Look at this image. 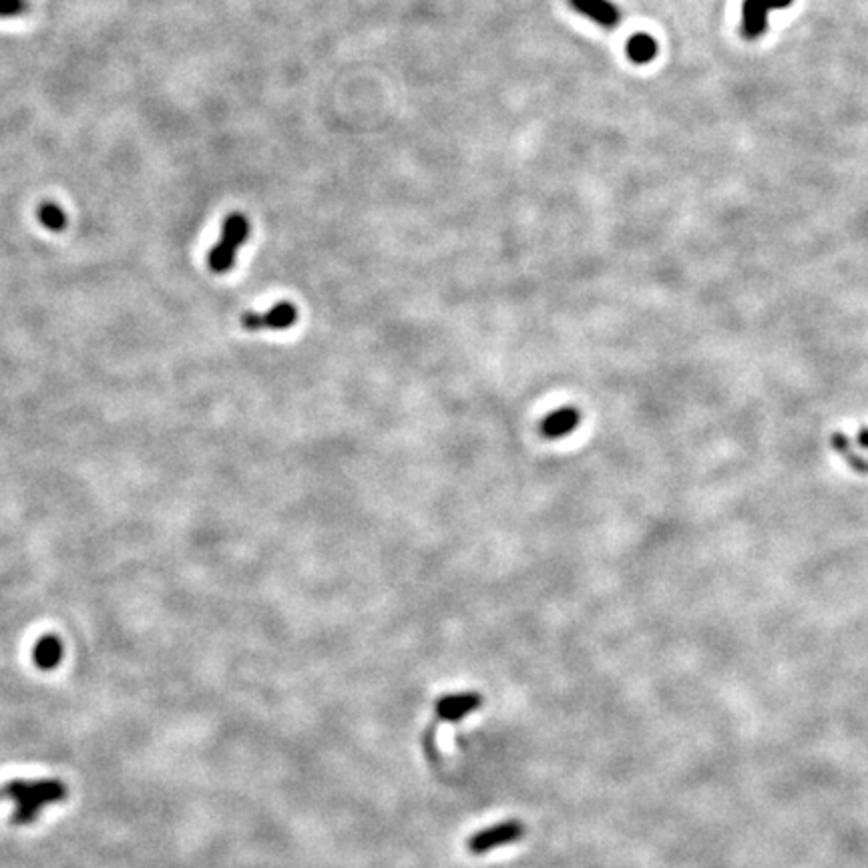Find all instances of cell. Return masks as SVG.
I'll list each match as a JSON object with an SVG mask.
<instances>
[{
  "instance_id": "cell-14",
  "label": "cell",
  "mask_w": 868,
  "mask_h": 868,
  "mask_svg": "<svg viewBox=\"0 0 868 868\" xmlns=\"http://www.w3.org/2000/svg\"><path fill=\"white\" fill-rule=\"evenodd\" d=\"M858 442H860V447H863V449H868V430H866V428L860 430V434H858Z\"/></svg>"
},
{
  "instance_id": "cell-3",
  "label": "cell",
  "mask_w": 868,
  "mask_h": 868,
  "mask_svg": "<svg viewBox=\"0 0 868 868\" xmlns=\"http://www.w3.org/2000/svg\"><path fill=\"white\" fill-rule=\"evenodd\" d=\"M523 836H525L523 822L511 818L474 833L469 841H466V849H469L471 855H487L488 850L521 841Z\"/></svg>"
},
{
  "instance_id": "cell-5",
  "label": "cell",
  "mask_w": 868,
  "mask_h": 868,
  "mask_svg": "<svg viewBox=\"0 0 868 868\" xmlns=\"http://www.w3.org/2000/svg\"><path fill=\"white\" fill-rule=\"evenodd\" d=\"M296 320H298V308L292 302H280L272 310L265 311V314H254V311L243 314L242 326L250 332L286 330L289 326H294Z\"/></svg>"
},
{
  "instance_id": "cell-11",
  "label": "cell",
  "mask_w": 868,
  "mask_h": 868,
  "mask_svg": "<svg viewBox=\"0 0 868 868\" xmlns=\"http://www.w3.org/2000/svg\"><path fill=\"white\" fill-rule=\"evenodd\" d=\"M39 221L50 232H63L66 227V213L61 210V205L44 202L39 207Z\"/></svg>"
},
{
  "instance_id": "cell-2",
  "label": "cell",
  "mask_w": 868,
  "mask_h": 868,
  "mask_svg": "<svg viewBox=\"0 0 868 868\" xmlns=\"http://www.w3.org/2000/svg\"><path fill=\"white\" fill-rule=\"evenodd\" d=\"M250 237V219L243 213L227 215L221 227L219 242L207 256V265L215 273H227L234 268L237 250L248 242Z\"/></svg>"
},
{
  "instance_id": "cell-7",
  "label": "cell",
  "mask_w": 868,
  "mask_h": 868,
  "mask_svg": "<svg viewBox=\"0 0 868 868\" xmlns=\"http://www.w3.org/2000/svg\"><path fill=\"white\" fill-rule=\"evenodd\" d=\"M579 422H581V412L573 406H563L541 420L539 433L549 441H557L573 433L579 426Z\"/></svg>"
},
{
  "instance_id": "cell-6",
  "label": "cell",
  "mask_w": 868,
  "mask_h": 868,
  "mask_svg": "<svg viewBox=\"0 0 868 868\" xmlns=\"http://www.w3.org/2000/svg\"><path fill=\"white\" fill-rule=\"evenodd\" d=\"M567 3L575 12L603 28H615L621 22V11L611 0H567Z\"/></svg>"
},
{
  "instance_id": "cell-4",
  "label": "cell",
  "mask_w": 868,
  "mask_h": 868,
  "mask_svg": "<svg viewBox=\"0 0 868 868\" xmlns=\"http://www.w3.org/2000/svg\"><path fill=\"white\" fill-rule=\"evenodd\" d=\"M482 702H485V697H482L479 692H461V694L442 695L441 700L434 703L436 718L433 726H436L439 722H450V724L461 722L463 718L472 714V711H477L482 706Z\"/></svg>"
},
{
  "instance_id": "cell-1",
  "label": "cell",
  "mask_w": 868,
  "mask_h": 868,
  "mask_svg": "<svg viewBox=\"0 0 868 868\" xmlns=\"http://www.w3.org/2000/svg\"><path fill=\"white\" fill-rule=\"evenodd\" d=\"M0 796L11 798L14 803V812L11 816L12 825L25 826L33 825L44 806L61 803L69 796V790L58 780H14L0 790Z\"/></svg>"
},
{
  "instance_id": "cell-10",
  "label": "cell",
  "mask_w": 868,
  "mask_h": 868,
  "mask_svg": "<svg viewBox=\"0 0 868 868\" xmlns=\"http://www.w3.org/2000/svg\"><path fill=\"white\" fill-rule=\"evenodd\" d=\"M657 41L651 35L637 33L626 44V53L629 57V61L635 65H648L654 61L657 57Z\"/></svg>"
},
{
  "instance_id": "cell-13",
  "label": "cell",
  "mask_w": 868,
  "mask_h": 868,
  "mask_svg": "<svg viewBox=\"0 0 868 868\" xmlns=\"http://www.w3.org/2000/svg\"><path fill=\"white\" fill-rule=\"evenodd\" d=\"M764 3L768 4L770 11H780V9H788L794 0H764Z\"/></svg>"
},
{
  "instance_id": "cell-12",
  "label": "cell",
  "mask_w": 868,
  "mask_h": 868,
  "mask_svg": "<svg viewBox=\"0 0 868 868\" xmlns=\"http://www.w3.org/2000/svg\"><path fill=\"white\" fill-rule=\"evenodd\" d=\"M28 11L27 0H0V19L20 17Z\"/></svg>"
},
{
  "instance_id": "cell-9",
  "label": "cell",
  "mask_w": 868,
  "mask_h": 868,
  "mask_svg": "<svg viewBox=\"0 0 868 868\" xmlns=\"http://www.w3.org/2000/svg\"><path fill=\"white\" fill-rule=\"evenodd\" d=\"M63 654H65L63 641L58 640L57 635H44L35 645L33 662L39 670L49 672V670H55V667L61 664Z\"/></svg>"
},
{
  "instance_id": "cell-8",
  "label": "cell",
  "mask_w": 868,
  "mask_h": 868,
  "mask_svg": "<svg viewBox=\"0 0 868 868\" xmlns=\"http://www.w3.org/2000/svg\"><path fill=\"white\" fill-rule=\"evenodd\" d=\"M768 4L764 0H744L741 6V33L746 39H758L768 27Z\"/></svg>"
}]
</instances>
